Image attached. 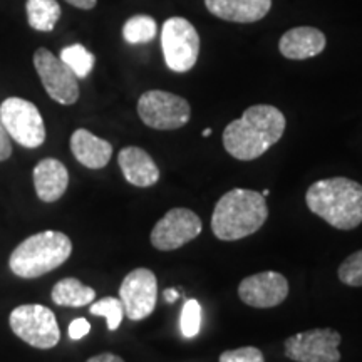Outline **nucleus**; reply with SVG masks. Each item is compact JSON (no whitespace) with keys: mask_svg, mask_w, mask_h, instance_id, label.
<instances>
[{"mask_svg":"<svg viewBox=\"0 0 362 362\" xmlns=\"http://www.w3.org/2000/svg\"><path fill=\"white\" fill-rule=\"evenodd\" d=\"M284 112L269 104H255L243 111L223 131V146L240 161H253L280 141L285 133Z\"/></svg>","mask_w":362,"mask_h":362,"instance_id":"f257e3e1","label":"nucleus"},{"mask_svg":"<svg viewBox=\"0 0 362 362\" xmlns=\"http://www.w3.org/2000/svg\"><path fill=\"white\" fill-rule=\"evenodd\" d=\"M305 203L312 214L342 232L362 223V185L346 176L312 183L305 193Z\"/></svg>","mask_w":362,"mask_h":362,"instance_id":"f03ea898","label":"nucleus"},{"mask_svg":"<svg viewBox=\"0 0 362 362\" xmlns=\"http://www.w3.org/2000/svg\"><path fill=\"white\" fill-rule=\"evenodd\" d=\"M269 218V205L259 192L233 188L215 205L211 232L223 242H237L259 232Z\"/></svg>","mask_w":362,"mask_h":362,"instance_id":"7ed1b4c3","label":"nucleus"},{"mask_svg":"<svg viewBox=\"0 0 362 362\" xmlns=\"http://www.w3.org/2000/svg\"><path fill=\"white\" fill-rule=\"evenodd\" d=\"M72 253V242L66 233L45 230L25 238L13 248L8 267L21 279H37L66 264Z\"/></svg>","mask_w":362,"mask_h":362,"instance_id":"20e7f679","label":"nucleus"},{"mask_svg":"<svg viewBox=\"0 0 362 362\" xmlns=\"http://www.w3.org/2000/svg\"><path fill=\"white\" fill-rule=\"evenodd\" d=\"M12 332L35 349H52L61 341L57 319L45 305L25 304L16 307L8 317Z\"/></svg>","mask_w":362,"mask_h":362,"instance_id":"39448f33","label":"nucleus"},{"mask_svg":"<svg viewBox=\"0 0 362 362\" xmlns=\"http://www.w3.org/2000/svg\"><path fill=\"white\" fill-rule=\"evenodd\" d=\"M161 49L166 66L173 72L192 71L200 54V35L183 17H171L163 24Z\"/></svg>","mask_w":362,"mask_h":362,"instance_id":"423d86ee","label":"nucleus"},{"mask_svg":"<svg viewBox=\"0 0 362 362\" xmlns=\"http://www.w3.org/2000/svg\"><path fill=\"white\" fill-rule=\"evenodd\" d=\"M138 115L148 128L173 131L188 124L192 107L185 98L168 90H148L138 101Z\"/></svg>","mask_w":362,"mask_h":362,"instance_id":"0eeeda50","label":"nucleus"},{"mask_svg":"<svg viewBox=\"0 0 362 362\" xmlns=\"http://www.w3.org/2000/svg\"><path fill=\"white\" fill-rule=\"evenodd\" d=\"M0 121L11 139L21 146L34 149L45 141V126L34 103L22 98H7L0 104Z\"/></svg>","mask_w":362,"mask_h":362,"instance_id":"6e6552de","label":"nucleus"},{"mask_svg":"<svg viewBox=\"0 0 362 362\" xmlns=\"http://www.w3.org/2000/svg\"><path fill=\"white\" fill-rule=\"evenodd\" d=\"M342 336L329 327L312 329L285 339V356L296 362H341Z\"/></svg>","mask_w":362,"mask_h":362,"instance_id":"1a4fd4ad","label":"nucleus"},{"mask_svg":"<svg viewBox=\"0 0 362 362\" xmlns=\"http://www.w3.org/2000/svg\"><path fill=\"white\" fill-rule=\"evenodd\" d=\"M34 67L37 71L45 93L54 101L64 106L78 103L79 83L76 74L67 67L61 57L54 56L49 49L40 47L34 54Z\"/></svg>","mask_w":362,"mask_h":362,"instance_id":"9d476101","label":"nucleus"},{"mask_svg":"<svg viewBox=\"0 0 362 362\" xmlns=\"http://www.w3.org/2000/svg\"><path fill=\"white\" fill-rule=\"evenodd\" d=\"M202 218L188 208H171L160 221L153 226L151 245L156 250L171 252L178 250L202 233Z\"/></svg>","mask_w":362,"mask_h":362,"instance_id":"9b49d317","label":"nucleus"},{"mask_svg":"<svg viewBox=\"0 0 362 362\" xmlns=\"http://www.w3.org/2000/svg\"><path fill=\"white\" fill-rule=\"evenodd\" d=\"M119 300L124 315L143 320L153 314L158 300V280L149 269H134L126 275L119 287Z\"/></svg>","mask_w":362,"mask_h":362,"instance_id":"f8f14e48","label":"nucleus"},{"mask_svg":"<svg viewBox=\"0 0 362 362\" xmlns=\"http://www.w3.org/2000/svg\"><path fill=\"white\" fill-rule=\"evenodd\" d=\"M288 296V280L274 270L259 272L243 279L238 285V297L243 304L255 309L277 307Z\"/></svg>","mask_w":362,"mask_h":362,"instance_id":"ddd939ff","label":"nucleus"},{"mask_svg":"<svg viewBox=\"0 0 362 362\" xmlns=\"http://www.w3.org/2000/svg\"><path fill=\"white\" fill-rule=\"evenodd\" d=\"M117 163L126 181L134 187L149 188L160 181V168L143 148H123L117 155Z\"/></svg>","mask_w":362,"mask_h":362,"instance_id":"4468645a","label":"nucleus"},{"mask_svg":"<svg viewBox=\"0 0 362 362\" xmlns=\"http://www.w3.org/2000/svg\"><path fill=\"white\" fill-rule=\"evenodd\" d=\"M327 45V39L322 30L315 27H293L282 35L279 51L284 57L292 61H304L319 56Z\"/></svg>","mask_w":362,"mask_h":362,"instance_id":"2eb2a0df","label":"nucleus"},{"mask_svg":"<svg viewBox=\"0 0 362 362\" xmlns=\"http://www.w3.org/2000/svg\"><path fill=\"white\" fill-rule=\"evenodd\" d=\"M34 187L40 202L54 203L61 200L69 187V171L54 158L40 160L34 168Z\"/></svg>","mask_w":362,"mask_h":362,"instance_id":"dca6fc26","label":"nucleus"},{"mask_svg":"<svg viewBox=\"0 0 362 362\" xmlns=\"http://www.w3.org/2000/svg\"><path fill=\"white\" fill-rule=\"evenodd\" d=\"M205 6L218 19L252 24L262 21L269 13L272 0H205Z\"/></svg>","mask_w":362,"mask_h":362,"instance_id":"f3484780","label":"nucleus"},{"mask_svg":"<svg viewBox=\"0 0 362 362\" xmlns=\"http://www.w3.org/2000/svg\"><path fill=\"white\" fill-rule=\"evenodd\" d=\"M71 151L81 165L89 170H101L112 156V146L106 139L98 138L90 131L79 128L71 136Z\"/></svg>","mask_w":362,"mask_h":362,"instance_id":"a211bd4d","label":"nucleus"},{"mask_svg":"<svg viewBox=\"0 0 362 362\" xmlns=\"http://www.w3.org/2000/svg\"><path fill=\"white\" fill-rule=\"evenodd\" d=\"M94 298L96 291L74 277L59 280L52 288L54 304L61 307H84L93 304Z\"/></svg>","mask_w":362,"mask_h":362,"instance_id":"6ab92c4d","label":"nucleus"},{"mask_svg":"<svg viewBox=\"0 0 362 362\" xmlns=\"http://www.w3.org/2000/svg\"><path fill=\"white\" fill-rule=\"evenodd\" d=\"M25 12L29 25L39 33L54 30L62 13L57 0H27Z\"/></svg>","mask_w":362,"mask_h":362,"instance_id":"aec40b11","label":"nucleus"},{"mask_svg":"<svg viewBox=\"0 0 362 362\" xmlns=\"http://www.w3.org/2000/svg\"><path fill=\"white\" fill-rule=\"evenodd\" d=\"M59 57H61V61L74 72L78 79L88 78L90 71H93L94 62H96L94 54L89 52L83 44L67 45V47L62 49Z\"/></svg>","mask_w":362,"mask_h":362,"instance_id":"412c9836","label":"nucleus"},{"mask_svg":"<svg viewBox=\"0 0 362 362\" xmlns=\"http://www.w3.org/2000/svg\"><path fill=\"white\" fill-rule=\"evenodd\" d=\"M156 21L149 16H134L123 25V37L128 44H148L156 37Z\"/></svg>","mask_w":362,"mask_h":362,"instance_id":"4be33fe9","label":"nucleus"},{"mask_svg":"<svg viewBox=\"0 0 362 362\" xmlns=\"http://www.w3.org/2000/svg\"><path fill=\"white\" fill-rule=\"evenodd\" d=\"M202 329V305L194 298L185 302L180 315V330L185 339H193L200 334Z\"/></svg>","mask_w":362,"mask_h":362,"instance_id":"5701e85b","label":"nucleus"},{"mask_svg":"<svg viewBox=\"0 0 362 362\" xmlns=\"http://www.w3.org/2000/svg\"><path fill=\"white\" fill-rule=\"evenodd\" d=\"M89 312L93 315H101L107 320V329L116 330L121 325V320H123L124 309L123 304H121L119 298L115 297H104L101 300L90 304Z\"/></svg>","mask_w":362,"mask_h":362,"instance_id":"b1692460","label":"nucleus"},{"mask_svg":"<svg viewBox=\"0 0 362 362\" xmlns=\"http://www.w3.org/2000/svg\"><path fill=\"white\" fill-rule=\"evenodd\" d=\"M337 277L347 287H362V250H357L342 262Z\"/></svg>","mask_w":362,"mask_h":362,"instance_id":"393cba45","label":"nucleus"},{"mask_svg":"<svg viewBox=\"0 0 362 362\" xmlns=\"http://www.w3.org/2000/svg\"><path fill=\"white\" fill-rule=\"evenodd\" d=\"M220 362H265V357L260 349L247 346L240 347V349L221 352Z\"/></svg>","mask_w":362,"mask_h":362,"instance_id":"a878e982","label":"nucleus"},{"mask_svg":"<svg viewBox=\"0 0 362 362\" xmlns=\"http://www.w3.org/2000/svg\"><path fill=\"white\" fill-rule=\"evenodd\" d=\"M89 330H90V324L84 319V317H79V319L72 320L69 325V337L72 341H79V339L88 336Z\"/></svg>","mask_w":362,"mask_h":362,"instance_id":"bb28decb","label":"nucleus"},{"mask_svg":"<svg viewBox=\"0 0 362 362\" xmlns=\"http://www.w3.org/2000/svg\"><path fill=\"white\" fill-rule=\"evenodd\" d=\"M12 155V141L8 136L7 129L4 128L2 121H0V161H6Z\"/></svg>","mask_w":362,"mask_h":362,"instance_id":"cd10ccee","label":"nucleus"},{"mask_svg":"<svg viewBox=\"0 0 362 362\" xmlns=\"http://www.w3.org/2000/svg\"><path fill=\"white\" fill-rule=\"evenodd\" d=\"M88 362H124L121 359L119 356L111 354V352H103V354L93 356L90 359H88Z\"/></svg>","mask_w":362,"mask_h":362,"instance_id":"c85d7f7f","label":"nucleus"},{"mask_svg":"<svg viewBox=\"0 0 362 362\" xmlns=\"http://www.w3.org/2000/svg\"><path fill=\"white\" fill-rule=\"evenodd\" d=\"M66 2L78 8H83V11H90V8L96 7L98 0H66Z\"/></svg>","mask_w":362,"mask_h":362,"instance_id":"c756f323","label":"nucleus"},{"mask_svg":"<svg viewBox=\"0 0 362 362\" xmlns=\"http://www.w3.org/2000/svg\"><path fill=\"white\" fill-rule=\"evenodd\" d=\"M163 296H165L166 302H168V304H175V302L178 300V297H180V292H178V288H173V287H170V288H166L165 292H163Z\"/></svg>","mask_w":362,"mask_h":362,"instance_id":"7c9ffc66","label":"nucleus"},{"mask_svg":"<svg viewBox=\"0 0 362 362\" xmlns=\"http://www.w3.org/2000/svg\"><path fill=\"white\" fill-rule=\"evenodd\" d=\"M203 136H205V138H208V136H210L211 134V128H208V129H205V131H203V133H202Z\"/></svg>","mask_w":362,"mask_h":362,"instance_id":"2f4dec72","label":"nucleus"},{"mask_svg":"<svg viewBox=\"0 0 362 362\" xmlns=\"http://www.w3.org/2000/svg\"><path fill=\"white\" fill-rule=\"evenodd\" d=\"M269 193H270V192H269V189H264V192H262V194H264V197H265V198H267V197H269Z\"/></svg>","mask_w":362,"mask_h":362,"instance_id":"473e14b6","label":"nucleus"}]
</instances>
